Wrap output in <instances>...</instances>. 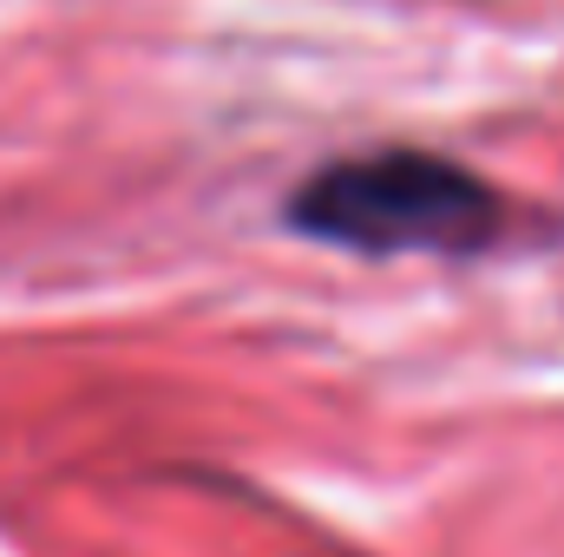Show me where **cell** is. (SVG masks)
I'll return each instance as SVG.
<instances>
[{
    "label": "cell",
    "mask_w": 564,
    "mask_h": 557,
    "mask_svg": "<svg viewBox=\"0 0 564 557\" xmlns=\"http://www.w3.org/2000/svg\"><path fill=\"white\" fill-rule=\"evenodd\" d=\"M295 223L355 250H473L499 223V204L446 157L381 151L302 184Z\"/></svg>",
    "instance_id": "6da1fadb"
}]
</instances>
